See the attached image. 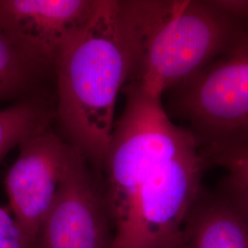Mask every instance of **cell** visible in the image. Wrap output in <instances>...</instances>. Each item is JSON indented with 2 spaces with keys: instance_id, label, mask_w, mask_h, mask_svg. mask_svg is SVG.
Masks as SVG:
<instances>
[{
  "instance_id": "4",
  "label": "cell",
  "mask_w": 248,
  "mask_h": 248,
  "mask_svg": "<svg viewBox=\"0 0 248 248\" xmlns=\"http://www.w3.org/2000/svg\"><path fill=\"white\" fill-rule=\"evenodd\" d=\"M168 91L172 113L199 148L248 143V30L227 52Z\"/></svg>"
},
{
  "instance_id": "11",
  "label": "cell",
  "mask_w": 248,
  "mask_h": 248,
  "mask_svg": "<svg viewBox=\"0 0 248 248\" xmlns=\"http://www.w3.org/2000/svg\"><path fill=\"white\" fill-rule=\"evenodd\" d=\"M40 70L27 59L0 26V102L26 92Z\"/></svg>"
},
{
  "instance_id": "3",
  "label": "cell",
  "mask_w": 248,
  "mask_h": 248,
  "mask_svg": "<svg viewBox=\"0 0 248 248\" xmlns=\"http://www.w3.org/2000/svg\"><path fill=\"white\" fill-rule=\"evenodd\" d=\"M125 106L115 121L101 187L113 234L131 211L135 197L152 174L181 153L198 146L193 135L175 124L157 97L136 81L124 89Z\"/></svg>"
},
{
  "instance_id": "10",
  "label": "cell",
  "mask_w": 248,
  "mask_h": 248,
  "mask_svg": "<svg viewBox=\"0 0 248 248\" xmlns=\"http://www.w3.org/2000/svg\"><path fill=\"white\" fill-rule=\"evenodd\" d=\"M53 113L33 99H20L0 109V163L17 145L49 129Z\"/></svg>"
},
{
  "instance_id": "9",
  "label": "cell",
  "mask_w": 248,
  "mask_h": 248,
  "mask_svg": "<svg viewBox=\"0 0 248 248\" xmlns=\"http://www.w3.org/2000/svg\"><path fill=\"white\" fill-rule=\"evenodd\" d=\"M181 248H248V198L226 176L201 186L183 222Z\"/></svg>"
},
{
  "instance_id": "6",
  "label": "cell",
  "mask_w": 248,
  "mask_h": 248,
  "mask_svg": "<svg viewBox=\"0 0 248 248\" xmlns=\"http://www.w3.org/2000/svg\"><path fill=\"white\" fill-rule=\"evenodd\" d=\"M75 148L50 129L19 144L17 159L5 177L9 211L27 248H36L42 225L53 205Z\"/></svg>"
},
{
  "instance_id": "1",
  "label": "cell",
  "mask_w": 248,
  "mask_h": 248,
  "mask_svg": "<svg viewBox=\"0 0 248 248\" xmlns=\"http://www.w3.org/2000/svg\"><path fill=\"white\" fill-rule=\"evenodd\" d=\"M141 56V36L129 0H97L53 64L54 116L67 143L98 170L106 159L119 93L135 79Z\"/></svg>"
},
{
  "instance_id": "12",
  "label": "cell",
  "mask_w": 248,
  "mask_h": 248,
  "mask_svg": "<svg viewBox=\"0 0 248 248\" xmlns=\"http://www.w3.org/2000/svg\"><path fill=\"white\" fill-rule=\"evenodd\" d=\"M208 166L225 171V176L248 198V142L213 144L199 148Z\"/></svg>"
},
{
  "instance_id": "2",
  "label": "cell",
  "mask_w": 248,
  "mask_h": 248,
  "mask_svg": "<svg viewBox=\"0 0 248 248\" xmlns=\"http://www.w3.org/2000/svg\"><path fill=\"white\" fill-rule=\"evenodd\" d=\"M142 56L133 81L163 95L227 52L248 25L213 0H129Z\"/></svg>"
},
{
  "instance_id": "13",
  "label": "cell",
  "mask_w": 248,
  "mask_h": 248,
  "mask_svg": "<svg viewBox=\"0 0 248 248\" xmlns=\"http://www.w3.org/2000/svg\"><path fill=\"white\" fill-rule=\"evenodd\" d=\"M0 248H27L22 232L9 209L0 207Z\"/></svg>"
},
{
  "instance_id": "5",
  "label": "cell",
  "mask_w": 248,
  "mask_h": 248,
  "mask_svg": "<svg viewBox=\"0 0 248 248\" xmlns=\"http://www.w3.org/2000/svg\"><path fill=\"white\" fill-rule=\"evenodd\" d=\"M208 164L195 146L156 169L140 187L112 248H171L180 244L183 222Z\"/></svg>"
},
{
  "instance_id": "8",
  "label": "cell",
  "mask_w": 248,
  "mask_h": 248,
  "mask_svg": "<svg viewBox=\"0 0 248 248\" xmlns=\"http://www.w3.org/2000/svg\"><path fill=\"white\" fill-rule=\"evenodd\" d=\"M97 0H0V26L39 69L53 68L62 46Z\"/></svg>"
},
{
  "instance_id": "14",
  "label": "cell",
  "mask_w": 248,
  "mask_h": 248,
  "mask_svg": "<svg viewBox=\"0 0 248 248\" xmlns=\"http://www.w3.org/2000/svg\"><path fill=\"white\" fill-rule=\"evenodd\" d=\"M213 2L232 18L248 25V0H213Z\"/></svg>"
},
{
  "instance_id": "7",
  "label": "cell",
  "mask_w": 248,
  "mask_h": 248,
  "mask_svg": "<svg viewBox=\"0 0 248 248\" xmlns=\"http://www.w3.org/2000/svg\"><path fill=\"white\" fill-rule=\"evenodd\" d=\"M112 242L102 189L75 149L36 248H112Z\"/></svg>"
},
{
  "instance_id": "15",
  "label": "cell",
  "mask_w": 248,
  "mask_h": 248,
  "mask_svg": "<svg viewBox=\"0 0 248 248\" xmlns=\"http://www.w3.org/2000/svg\"><path fill=\"white\" fill-rule=\"evenodd\" d=\"M180 248V244L179 245H177V246H176V247H173V248Z\"/></svg>"
}]
</instances>
